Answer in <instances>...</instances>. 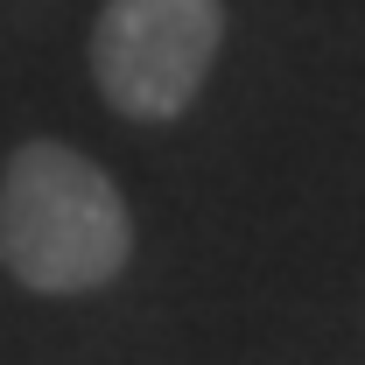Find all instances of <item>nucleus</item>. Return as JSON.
<instances>
[{
	"label": "nucleus",
	"mask_w": 365,
	"mask_h": 365,
	"mask_svg": "<svg viewBox=\"0 0 365 365\" xmlns=\"http://www.w3.org/2000/svg\"><path fill=\"white\" fill-rule=\"evenodd\" d=\"M134 260L120 182L71 140H21L0 176V267L29 295H98Z\"/></svg>",
	"instance_id": "f257e3e1"
},
{
	"label": "nucleus",
	"mask_w": 365,
	"mask_h": 365,
	"mask_svg": "<svg viewBox=\"0 0 365 365\" xmlns=\"http://www.w3.org/2000/svg\"><path fill=\"white\" fill-rule=\"evenodd\" d=\"M218 43L225 0H106L91 21V85L120 120L169 127L197 106Z\"/></svg>",
	"instance_id": "f03ea898"
}]
</instances>
